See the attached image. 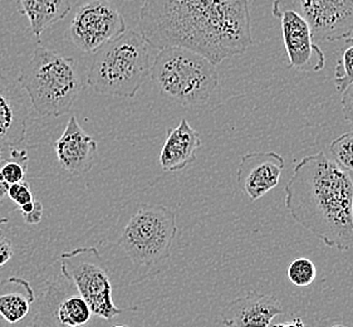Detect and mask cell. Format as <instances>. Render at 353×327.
Segmentation results:
<instances>
[{
	"label": "cell",
	"instance_id": "obj_1",
	"mask_svg": "<svg viewBox=\"0 0 353 327\" xmlns=\"http://www.w3.org/2000/svg\"><path fill=\"white\" fill-rule=\"evenodd\" d=\"M139 30L157 50L181 47L219 64L252 46L249 0H143Z\"/></svg>",
	"mask_w": 353,
	"mask_h": 327
},
{
	"label": "cell",
	"instance_id": "obj_2",
	"mask_svg": "<svg viewBox=\"0 0 353 327\" xmlns=\"http://www.w3.org/2000/svg\"><path fill=\"white\" fill-rule=\"evenodd\" d=\"M284 201L292 218L327 247L352 248L353 180L325 152L294 166Z\"/></svg>",
	"mask_w": 353,
	"mask_h": 327
},
{
	"label": "cell",
	"instance_id": "obj_3",
	"mask_svg": "<svg viewBox=\"0 0 353 327\" xmlns=\"http://www.w3.org/2000/svg\"><path fill=\"white\" fill-rule=\"evenodd\" d=\"M152 48L140 30L126 29L96 52L87 85L101 95L134 99L150 76Z\"/></svg>",
	"mask_w": 353,
	"mask_h": 327
},
{
	"label": "cell",
	"instance_id": "obj_4",
	"mask_svg": "<svg viewBox=\"0 0 353 327\" xmlns=\"http://www.w3.org/2000/svg\"><path fill=\"white\" fill-rule=\"evenodd\" d=\"M17 82L37 114L59 117L71 110L81 90L74 58L37 47Z\"/></svg>",
	"mask_w": 353,
	"mask_h": 327
},
{
	"label": "cell",
	"instance_id": "obj_5",
	"mask_svg": "<svg viewBox=\"0 0 353 327\" xmlns=\"http://www.w3.org/2000/svg\"><path fill=\"white\" fill-rule=\"evenodd\" d=\"M150 77L160 92L183 106H204L219 86L216 64L181 47L159 50Z\"/></svg>",
	"mask_w": 353,
	"mask_h": 327
},
{
	"label": "cell",
	"instance_id": "obj_6",
	"mask_svg": "<svg viewBox=\"0 0 353 327\" xmlns=\"http://www.w3.org/2000/svg\"><path fill=\"white\" fill-rule=\"evenodd\" d=\"M176 235L172 210L160 204H140L121 228L116 243L137 267L159 272L170 259Z\"/></svg>",
	"mask_w": 353,
	"mask_h": 327
},
{
	"label": "cell",
	"instance_id": "obj_7",
	"mask_svg": "<svg viewBox=\"0 0 353 327\" xmlns=\"http://www.w3.org/2000/svg\"><path fill=\"white\" fill-rule=\"evenodd\" d=\"M61 273L76 287L93 315L112 320L123 313L113 302L106 262L96 247H81L62 253Z\"/></svg>",
	"mask_w": 353,
	"mask_h": 327
},
{
	"label": "cell",
	"instance_id": "obj_8",
	"mask_svg": "<svg viewBox=\"0 0 353 327\" xmlns=\"http://www.w3.org/2000/svg\"><path fill=\"white\" fill-rule=\"evenodd\" d=\"M126 30V21L110 0H90L78 8L68 37L85 53H96Z\"/></svg>",
	"mask_w": 353,
	"mask_h": 327
},
{
	"label": "cell",
	"instance_id": "obj_9",
	"mask_svg": "<svg viewBox=\"0 0 353 327\" xmlns=\"http://www.w3.org/2000/svg\"><path fill=\"white\" fill-rule=\"evenodd\" d=\"M92 315L76 287L61 273L38 301L32 327H85Z\"/></svg>",
	"mask_w": 353,
	"mask_h": 327
},
{
	"label": "cell",
	"instance_id": "obj_10",
	"mask_svg": "<svg viewBox=\"0 0 353 327\" xmlns=\"http://www.w3.org/2000/svg\"><path fill=\"white\" fill-rule=\"evenodd\" d=\"M272 12L281 21L290 67L301 72L322 71L325 66V53L318 47L311 26L303 15L293 8L284 7L281 0L273 3Z\"/></svg>",
	"mask_w": 353,
	"mask_h": 327
},
{
	"label": "cell",
	"instance_id": "obj_11",
	"mask_svg": "<svg viewBox=\"0 0 353 327\" xmlns=\"http://www.w3.org/2000/svg\"><path fill=\"white\" fill-rule=\"evenodd\" d=\"M298 8L316 42L342 41L352 34L353 0H298Z\"/></svg>",
	"mask_w": 353,
	"mask_h": 327
},
{
	"label": "cell",
	"instance_id": "obj_12",
	"mask_svg": "<svg viewBox=\"0 0 353 327\" xmlns=\"http://www.w3.org/2000/svg\"><path fill=\"white\" fill-rule=\"evenodd\" d=\"M284 168V157L274 151L248 152L241 159L236 181L248 198L256 201L279 184Z\"/></svg>",
	"mask_w": 353,
	"mask_h": 327
},
{
	"label": "cell",
	"instance_id": "obj_13",
	"mask_svg": "<svg viewBox=\"0 0 353 327\" xmlns=\"http://www.w3.org/2000/svg\"><path fill=\"white\" fill-rule=\"evenodd\" d=\"M97 148V141L81 128L76 116H71L63 134L54 143L58 163L72 175H83L92 170Z\"/></svg>",
	"mask_w": 353,
	"mask_h": 327
},
{
	"label": "cell",
	"instance_id": "obj_14",
	"mask_svg": "<svg viewBox=\"0 0 353 327\" xmlns=\"http://www.w3.org/2000/svg\"><path fill=\"white\" fill-rule=\"evenodd\" d=\"M283 313V307L273 295L249 292L232 301L221 313L226 327H269Z\"/></svg>",
	"mask_w": 353,
	"mask_h": 327
},
{
	"label": "cell",
	"instance_id": "obj_15",
	"mask_svg": "<svg viewBox=\"0 0 353 327\" xmlns=\"http://www.w3.org/2000/svg\"><path fill=\"white\" fill-rule=\"evenodd\" d=\"M21 85L0 73V143L19 146L26 140L29 110Z\"/></svg>",
	"mask_w": 353,
	"mask_h": 327
},
{
	"label": "cell",
	"instance_id": "obj_16",
	"mask_svg": "<svg viewBox=\"0 0 353 327\" xmlns=\"http://www.w3.org/2000/svg\"><path fill=\"white\" fill-rule=\"evenodd\" d=\"M201 146L200 134L185 119L175 128L168 130V136L160 154V165L163 171H180L195 161Z\"/></svg>",
	"mask_w": 353,
	"mask_h": 327
},
{
	"label": "cell",
	"instance_id": "obj_17",
	"mask_svg": "<svg viewBox=\"0 0 353 327\" xmlns=\"http://www.w3.org/2000/svg\"><path fill=\"white\" fill-rule=\"evenodd\" d=\"M34 302L36 295L28 281L19 277L0 281V316L9 324L26 319Z\"/></svg>",
	"mask_w": 353,
	"mask_h": 327
},
{
	"label": "cell",
	"instance_id": "obj_18",
	"mask_svg": "<svg viewBox=\"0 0 353 327\" xmlns=\"http://www.w3.org/2000/svg\"><path fill=\"white\" fill-rule=\"evenodd\" d=\"M19 4L37 42H41L46 29L62 21L71 10V0H19Z\"/></svg>",
	"mask_w": 353,
	"mask_h": 327
},
{
	"label": "cell",
	"instance_id": "obj_19",
	"mask_svg": "<svg viewBox=\"0 0 353 327\" xmlns=\"http://www.w3.org/2000/svg\"><path fill=\"white\" fill-rule=\"evenodd\" d=\"M28 168V151L19 146L13 151V157L0 168V179L8 185L23 181Z\"/></svg>",
	"mask_w": 353,
	"mask_h": 327
},
{
	"label": "cell",
	"instance_id": "obj_20",
	"mask_svg": "<svg viewBox=\"0 0 353 327\" xmlns=\"http://www.w3.org/2000/svg\"><path fill=\"white\" fill-rule=\"evenodd\" d=\"M333 81L337 91L341 93L353 83V38L347 42L341 52Z\"/></svg>",
	"mask_w": 353,
	"mask_h": 327
},
{
	"label": "cell",
	"instance_id": "obj_21",
	"mask_svg": "<svg viewBox=\"0 0 353 327\" xmlns=\"http://www.w3.org/2000/svg\"><path fill=\"white\" fill-rule=\"evenodd\" d=\"M333 161L343 170L353 171V131L339 136L330 145Z\"/></svg>",
	"mask_w": 353,
	"mask_h": 327
},
{
	"label": "cell",
	"instance_id": "obj_22",
	"mask_svg": "<svg viewBox=\"0 0 353 327\" xmlns=\"http://www.w3.org/2000/svg\"><path fill=\"white\" fill-rule=\"evenodd\" d=\"M288 279L294 286L298 287H307L314 282L317 277V268L316 264L308 258H297L294 259L287 270Z\"/></svg>",
	"mask_w": 353,
	"mask_h": 327
},
{
	"label": "cell",
	"instance_id": "obj_23",
	"mask_svg": "<svg viewBox=\"0 0 353 327\" xmlns=\"http://www.w3.org/2000/svg\"><path fill=\"white\" fill-rule=\"evenodd\" d=\"M8 195H9V199L12 200L18 208L34 200L32 189L26 180L9 185Z\"/></svg>",
	"mask_w": 353,
	"mask_h": 327
},
{
	"label": "cell",
	"instance_id": "obj_24",
	"mask_svg": "<svg viewBox=\"0 0 353 327\" xmlns=\"http://www.w3.org/2000/svg\"><path fill=\"white\" fill-rule=\"evenodd\" d=\"M341 105H342V111H343L345 119L353 125V83L348 86L346 90L342 92Z\"/></svg>",
	"mask_w": 353,
	"mask_h": 327
},
{
	"label": "cell",
	"instance_id": "obj_25",
	"mask_svg": "<svg viewBox=\"0 0 353 327\" xmlns=\"http://www.w3.org/2000/svg\"><path fill=\"white\" fill-rule=\"evenodd\" d=\"M13 246L10 241H8L6 238H3V235L0 237V267H3L4 264H7L12 257H13Z\"/></svg>",
	"mask_w": 353,
	"mask_h": 327
},
{
	"label": "cell",
	"instance_id": "obj_26",
	"mask_svg": "<svg viewBox=\"0 0 353 327\" xmlns=\"http://www.w3.org/2000/svg\"><path fill=\"white\" fill-rule=\"evenodd\" d=\"M43 217V204L37 200L34 201V206L32 209V212H29L27 214H23V219L27 223V224H38Z\"/></svg>",
	"mask_w": 353,
	"mask_h": 327
},
{
	"label": "cell",
	"instance_id": "obj_27",
	"mask_svg": "<svg viewBox=\"0 0 353 327\" xmlns=\"http://www.w3.org/2000/svg\"><path fill=\"white\" fill-rule=\"evenodd\" d=\"M8 189H9V185L0 179V212L4 210V209H8V208L9 209H14L15 208V206H10V203H13V201L9 199Z\"/></svg>",
	"mask_w": 353,
	"mask_h": 327
},
{
	"label": "cell",
	"instance_id": "obj_28",
	"mask_svg": "<svg viewBox=\"0 0 353 327\" xmlns=\"http://www.w3.org/2000/svg\"><path fill=\"white\" fill-rule=\"evenodd\" d=\"M17 146H12L8 143H0V168L7 163L8 160H10L13 157V151Z\"/></svg>",
	"mask_w": 353,
	"mask_h": 327
},
{
	"label": "cell",
	"instance_id": "obj_29",
	"mask_svg": "<svg viewBox=\"0 0 353 327\" xmlns=\"http://www.w3.org/2000/svg\"><path fill=\"white\" fill-rule=\"evenodd\" d=\"M273 327H305L304 326L303 321L301 319H294V320L290 321V322H281L278 325H274Z\"/></svg>",
	"mask_w": 353,
	"mask_h": 327
},
{
	"label": "cell",
	"instance_id": "obj_30",
	"mask_svg": "<svg viewBox=\"0 0 353 327\" xmlns=\"http://www.w3.org/2000/svg\"><path fill=\"white\" fill-rule=\"evenodd\" d=\"M8 221V218H0V237L3 235V230H1V226L6 224Z\"/></svg>",
	"mask_w": 353,
	"mask_h": 327
},
{
	"label": "cell",
	"instance_id": "obj_31",
	"mask_svg": "<svg viewBox=\"0 0 353 327\" xmlns=\"http://www.w3.org/2000/svg\"><path fill=\"white\" fill-rule=\"evenodd\" d=\"M332 327H348V326H346V325H341V324H339V325H333Z\"/></svg>",
	"mask_w": 353,
	"mask_h": 327
},
{
	"label": "cell",
	"instance_id": "obj_32",
	"mask_svg": "<svg viewBox=\"0 0 353 327\" xmlns=\"http://www.w3.org/2000/svg\"><path fill=\"white\" fill-rule=\"evenodd\" d=\"M113 327H128V326H122V325H117V326H113Z\"/></svg>",
	"mask_w": 353,
	"mask_h": 327
}]
</instances>
